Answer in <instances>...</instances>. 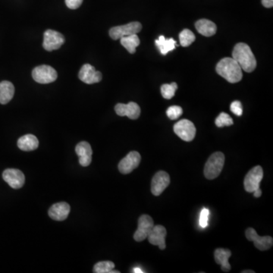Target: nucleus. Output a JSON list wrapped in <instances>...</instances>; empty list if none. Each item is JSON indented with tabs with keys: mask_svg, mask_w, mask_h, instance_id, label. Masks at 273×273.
<instances>
[{
	"mask_svg": "<svg viewBox=\"0 0 273 273\" xmlns=\"http://www.w3.org/2000/svg\"><path fill=\"white\" fill-rule=\"evenodd\" d=\"M216 72L232 84L239 82L242 79V69L233 58H224L218 62Z\"/></svg>",
	"mask_w": 273,
	"mask_h": 273,
	"instance_id": "1",
	"label": "nucleus"
},
{
	"mask_svg": "<svg viewBox=\"0 0 273 273\" xmlns=\"http://www.w3.org/2000/svg\"><path fill=\"white\" fill-rule=\"evenodd\" d=\"M232 58L238 62L241 69L246 72H252L257 67V60L248 45L237 43L232 52Z\"/></svg>",
	"mask_w": 273,
	"mask_h": 273,
	"instance_id": "2",
	"label": "nucleus"
},
{
	"mask_svg": "<svg viewBox=\"0 0 273 273\" xmlns=\"http://www.w3.org/2000/svg\"><path fill=\"white\" fill-rule=\"evenodd\" d=\"M225 164V155L221 152H216L210 156L204 167V175L207 179L213 180L217 178L223 169Z\"/></svg>",
	"mask_w": 273,
	"mask_h": 273,
	"instance_id": "3",
	"label": "nucleus"
},
{
	"mask_svg": "<svg viewBox=\"0 0 273 273\" xmlns=\"http://www.w3.org/2000/svg\"><path fill=\"white\" fill-rule=\"evenodd\" d=\"M32 77L39 84H50L57 79V72L53 67L49 65H40L33 70Z\"/></svg>",
	"mask_w": 273,
	"mask_h": 273,
	"instance_id": "4",
	"label": "nucleus"
},
{
	"mask_svg": "<svg viewBox=\"0 0 273 273\" xmlns=\"http://www.w3.org/2000/svg\"><path fill=\"white\" fill-rule=\"evenodd\" d=\"M141 29H142V25L138 21H134V22L111 28L109 30V36L112 40H119L126 36L136 34L141 31Z\"/></svg>",
	"mask_w": 273,
	"mask_h": 273,
	"instance_id": "5",
	"label": "nucleus"
},
{
	"mask_svg": "<svg viewBox=\"0 0 273 273\" xmlns=\"http://www.w3.org/2000/svg\"><path fill=\"white\" fill-rule=\"evenodd\" d=\"M263 178V170L261 166H257L251 169L244 178V186L245 191L252 193L260 188V182Z\"/></svg>",
	"mask_w": 273,
	"mask_h": 273,
	"instance_id": "6",
	"label": "nucleus"
},
{
	"mask_svg": "<svg viewBox=\"0 0 273 273\" xmlns=\"http://www.w3.org/2000/svg\"><path fill=\"white\" fill-rule=\"evenodd\" d=\"M174 131L183 141L190 142L196 135V128L194 123L188 119H181L174 125Z\"/></svg>",
	"mask_w": 273,
	"mask_h": 273,
	"instance_id": "7",
	"label": "nucleus"
},
{
	"mask_svg": "<svg viewBox=\"0 0 273 273\" xmlns=\"http://www.w3.org/2000/svg\"><path fill=\"white\" fill-rule=\"evenodd\" d=\"M153 227L154 222L153 219L148 215H142L138 219V229L134 233V239L138 242L147 239Z\"/></svg>",
	"mask_w": 273,
	"mask_h": 273,
	"instance_id": "8",
	"label": "nucleus"
},
{
	"mask_svg": "<svg viewBox=\"0 0 273 273\" xmlns=\"http://www.w3.org/2000/svg\"><path fill=\"white\" fill-rule=\"evenodd\" d=\"M65 43V37L58 31L47 30L43 34V47L47 51H53L60 48Z\"/></svg>",
	"mask_w": 273,
	"mask_h": 273,
	"instance_id": "9",
	"label": "nucleus"
},
{
	"mask_svg": "<svg viewBox=\"0 0 273 273\" xmlns=\"http://www.w3.org/2000/svg\"><path fill=\"white\" fill-rule=\"evenodd\" d=\"M245 236L247 240L253 241L254 246L260 251H267L272 247L273 238L270 236L261 237L258 235L255 229L249 228L246 230Z\"/></svg>",
	"mask_w": 273,
	"mask_h": 273,
	"instance_id": "10",
	"label": "nucleus"
},
{
	"mask_svg": "<svg viewBox=\"0 0 273 273\" xmlns=\"http://www.w3.org/2000/svg\"><path fill=\"white\" fill-rule=\"evenodd\" d=\"M4 181L14 189H19L25 185V175L19 169H8L3 172Z\"/></svg>",
	"mask_w": 273,
	"mask_h": 273,
	"instance_id": "11",
	"label": "nucleus"
},
{
	"mask_svg": "<svg viewBox=\"0 0 273 273\" xmlns=\"http://www.w3.org/2000/svg\"><path fill=\"white\" fill-rule=\"evenodd\" d=\"M141 156L136 151H131L121 160L119 164V170L121 173L129 174L138 167L141 163Z\"/></svg>",
	"mask_w": 273,
	"mask_h": 273,
	"instance_id": "12",
	"label": "nucleus"
},
{
	"mask_svg": "<svg viewBox=\"0 0 273 273\" xmlns=\"http://www.w3.org/2000/svg\"><path fill=\"white\" fill-rule=\"evenodd\" d=\"M170 184V177L167 172L160 171L153 176L151 182V192L154 196H160Z\"/></svg>",
	"mask_w": 273,
	"mask_h": 273,
	"instance_id": "13",
	"label": "nucleus"
},
{
	"mask_svg": "<svg viewBox=\"0 0 273 273\" xmlns=\"http://www.w3.org/2000/svg\"><path fill=\"white\" fill-rule=\"evenodd\" d=\"M78 77L81 81L87 84L99 83L103 78L101 72L96 71L95 68L90 64H85L81 67Z\"/></svg>",
	"mask_w": 273,
	"mask_h": 273,
	"instance_id": "14",
	"label": "nucleus"
},
{
	"mask_svg": "<svg viewBox=\"0 0 273 273\" xmlns=\"http://www.w3.org/2000/svg\"><path fill=\"white\" fill-rule=\"evenodd\" d=\"M167 235L166 228L163 225H154L150 235L147 237L149 242L153 245L158 246L160 250L166 248V237Z\"/></svg>",
	"mask_w": 273,
	"mask_h": 273,
	"instance_id": "15",
	"label": "nucleus"
},
{
	"mask_svg": "<svg viewBox=\"0 0 273 273\" xmlns=\"http://www.w3.org/2000/svg\"><path fill=\"white\" fill-rule=\"evenodd\" d=\"M115 111L119 116H128L129 119H138L141 115V108L134 102H130L128 104L118 103L115 106Z\"/></svg>",
	"mask_w": 273,
	"mask_h": 273,
	"instance_id": "16",
	"label": "nucleus"
},
{
	"mask_svg": "<svg viewBox=\"0 0 273 273\" xmlns=\"http://www.w3.org/2000/svg\"><path fill=\"white\" fill-rule=\"evenodd\" d=\"M71 207L65 202L55 203L50 207L48 214L51 219L56 221H64L68 218Z\"/></svg>",
	"mask_w": 273,
	"mask_h": 273,
	"instance_id": "17",
	"label": "nucleus"
},
{
	"mask_svg": "<svg viewBox=\"0 0 273 273\" xmlns=\"http://www.w3.org/2000/svg\"><path fill=\"white\" fill-rule=\"evenodd\" d=\"M75 152L79 157V163L81 166L87 167L92 161L93 150L90 144L82 141L78 144L75 147Z\"/></svg>",
	"mask_w": 273,
	"mask_h": 273,
	"instance_id": "18",
	"label": "nucleus"
},
{
	"mask_svg": "<svg viewBox=\"0 0 273 273\" xmlns=\"http://www.w3.org/2000/svg\"><path fill=\"white\" fill-rule=\"evenodd\" d=\"M232 256V252L228 249L218 248L215 251V261L217 264L220 265L221 269L223 272H229L231 266L229 263V259Z\"/></svg>",
	"mask_w": 273,
	"mask_h": 273,
	"instance_id": "19",
	"label": "nucleus"
},
{
	"mask_svg": "<svg viewBox=\"0 0 273 273\" xmlns=\"http://www.w3.org/2000/svg\"><path fill=\"white\" fill-rule=\"evenodd\" d=\"M196 29L204 37H212L216 34L217 27L216 24L207 19H200L195 23Z\"/></svg>",
	"mask_w": 273,
	"mask_h": 273,
	"instance_id": "20",
	"label": "nucleus"
},
{
	"mask_svg": "<svg viewBox=\"0 0 273 273\" xmlns=\"http://www.w3.org/2000/svg\"><path fill=\"white\" fill-rule=\"evenodd\" d=\"M18 147L23 151H32L39 147V141L33 134H26L18 139Z\"/></svg>",
	"mask_w": 273,
	"mask_h": 273,
	"instance_id": "21",
	"label": "nucleus"
},
{
	"mask_svg": "<svg viewBox=\"0 0 273 273\" xmlns=\"http://www.w3.org/2000/svg\"><path fill=\"white\" fill-rule=\"evenodd\" d=\"M15 94V87L10 81H4L0 83V103L7 104L12 100Z\"/></svg>",
	"mask_w": 273,
	"mask_h": 273,
	"instance_id": "22",
	"label": "nucleus"
},
{
	"mask_svg": "<svg viewBox=\"0 0 273 273\" xmlns=\"http://www.w3.org/2000/svg\"><path fill=\"white\" fill-rule=\"evenodd\" d=\"M155 43L163 56L167 54L169 52L173 51L177 47V42L175 40L172 38L166 39L164 36H160L159 39L156 40Z\"/></svg>",
	"mask_w": 273,
	"mask_h": 273,
	"instance_id": "23",
	"label": "nucleus"
},
{
	"mask_svg": "<svg viewBox=\"0 0 273 273\" xmlns=\"http://www.w3.org/2000/svg\"><path fill=\"white\" fill-rule=\"evenodd\" d=\"M121 44L123 46L128 53L131 54H134L136 52V48L140 45L139 37L136 34H132V35L126 36V37H122L120 39Z\"/></svg>",
	"mask_w": 273,
	"mask_h": 273,
	"instance_id": "24",
	"label": "nucleus"
},
{
	"mask_svg": "<svg viewBox=\"0 0 273 273\" xmlns=\"http://www.w3.org/2000/svg\"><path fill=\"white\" fill-rule=\"evenodd\" d=\"M114 263L111 261H102L96 263L94 266L95 273H119V271H113Z\"/></svg>",
	"mask_w": 273,
	"mask_h": 273,
	"instance_id": "25",
	"label": "nucleus"
},
{
	"mask_svg": "<svg viewBox=\"0 0 273 273\" xmlns=\"http://www.w3.org/2000/svg\"><path fill=\"white\" fill-rule=\"evenodd\" d=\"M195 35L192 31L185 29L180 33L179 40L181 47H187L192 44L195 41Z\"/></svg>",
	"mask_w": 273,
	"mask_h": 273,
	"instance_id": "26",
	"label": "nucleus"
},
{
	"mask_svg": "<svg viewBox=\"0 0 273 273\" xmlns=\"http://www.w3.org/2000/svg\"><path fill=\"white\" fill-rule=\"evenodd\" d=\"M178 89L176 83L173 82L170 84H163L161 87V94L166 100H170L175 96V91Z\"/></svg>",
	"mask_w": 273,
	"mask_h": 273,
	"instance_id": "27",
	"label": "nucleus"
},
{
	"mask_svg": "<svg viewBox=\"0 0 273 273\" xmlns=\"http://www.w3.org/2000/svg\"><path fill=\"white\" fill-rule=\"evenodd\" d=\"M216 125L219 128H222L225 126H231L233 125V120L229 115L225 113V112H221L217 118H216V121H215Z\"/></svg>",
	"mask_w": 273,
	"mask_h": 273,
	"instance_id": "28",
	"label": "nucleus"
},
{
	"mask_svg": "<svg viewBox=\"0 0 273 273\" xmlns=\"http://www.w3.org/2000/svg\"><path fill=\"white\" fill-rule=\"evenodd\" d=\"M182 113H183V109L178 106H170L166 110V115L172 120H175V119H178Z\"/></svg>",
	"mask_w": 273,
	"mask_h": 273,
	"instance_id": "29",
	"label": "nucleus"
},
{
	"mask_svg": "<svg viewBox=\"0 0 273 273\" xmlns=\"http://www.w3.org/2000/svg\"><path fill=\"white\" fill-rule=\"evenodd\" d=\"M209 216H210V210L208 209L203 208L200 213V222H199L200 227L203 228V229L208 226Z\"/></svg>",
	"mask_w": 273,
	"mask_h": 273,
	"instance_id": "30",
	"label": "nucleus"
},
{
	"mask_svg": "<svg viewBox=\"0 0 273 273\" xmlns=\"http://www.w3.org/2000/svg\"><path fill=\"white\" fill-rule=\"evenodd\" d=\"M230 109L231 111L234 114L236 115L237 116H242L243 108L241 102L238 101V100L232 102V104H231Z\"/></svg>",
	"mask_w": 273,
	"mask_h": 273,
	"instance_id": "31",
	"label": "nucleus"
},
{
	"mask_svg": "<svg viewBox=\"0 0 273 273\" xmlns=\"http://www.w3.org/2000/svg\"><path fill=\"white\" fill-rule=\"evenodd\" d=\"M83 0H65L67 7L70 9H77L82 4Z\"/></svg>",
	"mask_w": 273,
	"mask_h": 273,
	"instance_id": "32",
	"label": "nucleus"
},
{
	"mask_svg": "<svg viewBox=\"0 0 273 273\" xmlns=\"http://www.w3.org/2000/svg\"><path fill=\"white\" fill-rule=\"evenodd\" d=\"M262 4L264 7L272 8L273 6V0H262Z\"/></svg>",
	"mask_w": 273,
	"mask_h": 273,
	"instance_id": "33",
	"label": "nucleus"
},
{
	"mask_svg": "<svg viewBox=\"0 0 273 273\" xmlns=\"http://www.w3.org/2000/svg\"><path fill=\"white\" fill-rule=\"evenodd\" d=\"M253 193H254V197H257V198L262 195V191L260 190V188H258V189L256 190V191H254Z\"/></svg>",
	"mask_w": 273,
	"mask_h": 273,
	"instance_id": "34",
	"label": "nucleus"
},
{
	"mask_svg": "<svg viewBox=\"0 0 273 273\" xmlns=\"http://www.w3.org/2000/svg\"><path fill=\"white\" fill-rule=\"evenodd\" d=\"M134 272H140V273H142V272H143L142 270H141V269H138V268H136V269H134Z\"/></svg>",
	"mask_w": 273,
	"mask_h": 273,
	"instance_id": "35",
	"label": "nucleus"
},
{
	"mask_svg": "<svg viewBox=\"0 0 273 273\" xmlns=\"http://www.w3.org/2000/svg\"><path fill=\"white\" fill-rule=\"evenodd\" d=\"M254 273L255 272H254V271H253V270H245V271H243L242 273Z\"/></svg>",
	"mask_w": 273,
	"mask_h": 273,
	"instance_id": "36",
	"label": "nucleus"
}]
</instances>
